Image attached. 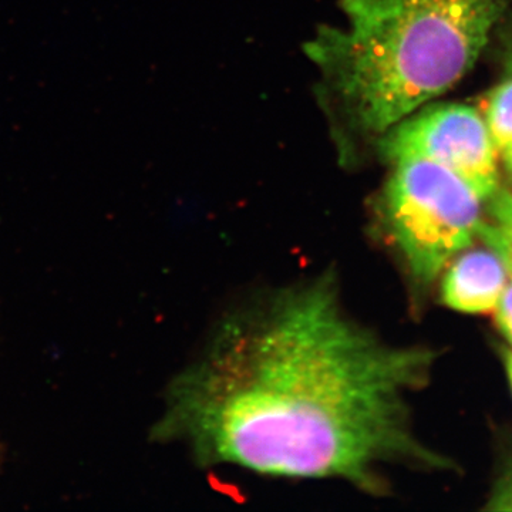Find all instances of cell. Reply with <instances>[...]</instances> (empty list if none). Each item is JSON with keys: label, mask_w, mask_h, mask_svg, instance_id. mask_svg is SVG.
<instances>
[{"label": "cell", "mask_w": 512, "mask_h": 512, "mask_svg": "<svg viewBox=\"0 0 512 512\" xmlns=\"http://www.w3.org/2000/svg\"><path fill=\"white\" fill-rule=\"evenodd\" d=\"M433 360L353 318L332 272L275 286L215 323L168 384L151 440L202 467L383 494L387 467H446L410 423Z\"/></svg>", "instance_id": "1"}, {"label": "cell", "mask_w": 512, "mask_h": 512, "mask_svg": "<svg viewBox=\"0 0 512 512\" xmlns=\"http://www.w3.org/2000/svg\"><path fill=\"white\" fill-rule=\"evenodd\" d=\"M508 0H342L343 25L306 43L342 163L476 64Z\"/></svg>", "instance_id": "2"}, {"label": "cell", "mask_w": 512, "mask_h": 512, "mask_svg": "<svg viewBox=\"0 0 512 512\" xmlns=\"http://www.w3.org/2000/svg\"><path fill=\"white\" fill-rule=\"evenodd\" d=\"M392 164L376 204V231L414 284L424 288L480 234L481 198L460 175L434 161Z\"/></svg>", "instance_id": "3"}, {"label": "cell", "mask_w": 512, "mask_h": 512, "mask_svg": "<svg viewBox=\"0 0 512 512\" xmlns=\"http://www.w3.org/2000/svg\"><path fill=\"white\" fill-rule=\"evenodd\" d=\"M375 148L383 160L424 158L460 175L481 200L498 190L497 147L484 117L473 107H429L387 130Z\"/></svg>", "instance_id": "4"}, {"label": "cell", "mask_w": 512, "mask_h": 512, "mask_svg": "<svg viewBox=\"0 0 512 512\" xmlns=\"http://www.w3.org/2000/svg\"><path fill=\"white\" fill-rule=\"evenodd\" d=\"M507 274V264L497 252H468L448 269L441 296L456 311L488 312L500 301Z\"/></svg>", "instance_id": "5"}, {"label": "cell", "mask_w": 512, "mask_h": 512, "mask_svg": "<svg viewBox=\"0 0 512 512\" xmlns=\"http://www.w3.org/2000/svg\"><path fill=\"white\" fill-rule=\"evenodd\" d=\"M484 120L498 151L512 141V70L508 77L488 94L484 103Z\"/></svg>", "instance_id": "6"}, {"label": "cell", "mask_w": 512, "mask_h": 512, "mask_svg": "<svg viewBox=\"0 0 512 512\" xmlns=\"http://www.w3.org/2000/svg\"><path fill=\"white\" fill-rule=\"evenodd\" d=\"M487 508L491 511H512V461L494 485Z\"/></svg>", "instance_id": "7"}, {"label": "cell", "mask_w": 512, "mask_h": 512, "mask_svg": "<svg viewBox=\"0 0 512 512\" xmlns=\"http://www.w3.org/2000/svg\"><path fill=\"white\" fill-rule=\"evenodd\" d=\"M508 274L512 276V269H508ZM495 309H497L498 326L512 345V278L510 285L505 286L503 295Z\"/></svg>", "instance_id": "8"}, {"label": "cell", "mask_w": 512, "mask_h": 512, "mask_svg": "<svg viewBox=\"0 0 512 512\" xmlns=\"http://www.w3.org/2000/svg\"><path fill=\"white\" fill-rule=\"evenodd\" d=\"M503 154L505 163H507L508 168H510V171L512 173V141H510V143H508L507 146L504 147Z\"/></svg>", "instance_id": "9"}, {"label": "cell", "mask_w": 512, "mask_h": 512, "mask_svg": "<svg viewBox=\"0 0 512 512\" xmlns=\"http://www.w3.org/2000/svg\"><path fill=\"white\" fill-rule=\"evenodd\" d=\"M505 367H507L508 377H510L512 386V352H508L507 355H505Z\"/></svg>", "instance_id": "10"}, {"label": "cell", "mask_w": 512, "mask_h": 512, "mask_svg": "<svg viewBox=\"0 0 512 512\" xmlns=\"http://www.w3.org/2000/svg\"><path fill=\"white\" fill-rule=\"evenodd\" d=\"M501 258L504 259L505 264H507V268L512 269V252H510V254L501 256Z\"/></svg>", "instance_id": "11"}, {"label": "cell", "mask_w": 512, "mask_h": 512, "mask_svg": "<svg viewBox=\"0 0 512 512\" xmlns=\"http://www.w3.org/2000/svg\"><path fill=\"white\" fill-rule=\"evenodd\" d=\"M2 458H3V448H2V444H0V464H2Z\"/></svg>", "instance_id": "12"}, {"label": "cell", "mask_w": 512, "mask_h": 512, "mask_svg": "<svg viewBox=\"0 0 512 512\" xmlns=\"http://www.w3.org/2000/svg\"><path fill=\"white\" fill-rule=\"evenodd\" d=\"M508 70H512V50L510 55V64H508Z\"/></svg>", "instance_id": "13"}]
</instances>
